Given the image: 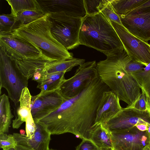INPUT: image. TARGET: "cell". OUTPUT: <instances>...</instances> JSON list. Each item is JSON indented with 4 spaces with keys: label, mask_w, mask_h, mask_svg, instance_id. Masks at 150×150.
Listing matches in <instances>:
<instances>
[{
    "label": "cell",
    "mask_w": 150,
    "mask_h": 150,
    "mask_svg": "<svg viewBox=\"0 0 150 150\" xmlns=\"http://www.w3.org/2000/svg\"><path fill=\"white\" fill-rule=\"evenodd\" d=\"M20 133L21 135H25V131L23 129H21L20 130Z\"/></svg>",
    "instance_id": "obj_37"
},
{
    "label": "cell",
    "mask_w": 150,
    "mask_h": 150,
    "mask_svg": "<svg viewBox=\"0 0 150 150\" xmlns=\"http://www.w3.org/2000/svg\"><path fill=\"white\" fill-rule=\"evenodd\" d=\"M149 150H150V149Z\"/></svg>",
    "instance_id": "obj_41"
},
{
    "label": "cell",
    "mask_w": 150,
    "mask_h": 150,
    "mask_svg": "<svg viewBox=\"0 0 150 150\" xmlns=\"http://www.w3.org/2000/svg\"><path fill=\"white\" fill-rule=\"evenodd\" d=\"M147 111L150 116V99L147 98Z\"/></svg>",
    "instance_id": "obj_36"
},
{
    "label": "cell",
    "mask_w": 150,
    "mask_h": 150,
    "mask_svg": "<svg viewBox=\"0 0 150 150\" xmlns=\"http://www.w3.org/2000/svg\"><path fill=\"white\" fill-rule=\"evenodd\" d=\"M79 44L93 48L106 56L124 49L110 21L100 13L86 15L82 18Z\"/></svg>",
    "instance_id": "obj_4"
},
{
    "label": "cell",
    "mask_w": 150,
    "mask_h": 150,
    "mask_svg": "<svg viewBox=\"0 0 150 150\" xmlns=\"http://www.w3.org/2000/svg\"><path fill=\"white\" fill-rule=\"evenodd\" d=\"M32 96L28 88L22 90L18 103L15 105L14 114L15 118L12 120V126L13 129L19 128L21 125L25 122L27 117L31 114Z\"/></svg>",
    "instance_id": "obj_17"
},
{
    "label": "cell",
    "mask_w": 150,
    "mask_h": 150,
    "mask_svg": "<svg viewBox=\"0 0 150 150\" xmlns=\"http://www.w3.org/2000/svg\"><path fill=\"white\" fill-rule=\"evenodd\" d=\"M149 45H150V43L149 44Z\"/></svg>",
    "instance_id": "obj_40"
},
{
    "label": "cell",
    "mask_w": 150,
    "mask_h": 150,
    "mask_svg": "<svg viewBox=\"0 0 150 150\" xmlns=\"http://www.w3.org/2000/svg\"><path fill=\"white\" fill-rule=\"evenodd\" d=\"M120 17L123 26L131 34L145 42L150 40V11L130 12Z\"/></svg>",
    "instance_id": "obj_13"
},
{
    "label": "cell",
    "mask_w": 150,
    "mask_h": 150,
    "mask_svg": "<svg viewBox=\"0 0 150 150\" xmlns=\"http://www.w3.org/2000/svg\"><path fill=\"white\" fill-rule=\"evenodd\" d=\"M17 145L13 134L7 133L0 134V147L3 149L15 148Z\"/></svg>",
    "instance_id": "obj_28"
},
{
    "label": "cell",
    "mask_w": 150,
    "mask_h": 150,
    "mask_svg": "<svg viewBox=\"0 0 150 150\" xmlns=\"http://www.w3.org/2000/svg\"><path fill=\"white\" fill-rule=\"evenodd\" d=\"M57 90L32 96L31 113L34 121H38L58 108L66 100Z\"/></svg>",
    "instance_id": "obj_12"
},
{
    "label": "cell",
    "mask_w": 150,
    "mask_h": 150,
    "mask_svg": "<svg viewBox=\"0 0 150 150\" xmlns=\"http://www.w3.org/2000/svg\"><path fill=\"white\" fill-rule=\"evenodd\" d=\"M132 107L142 111H147V98L143 92H141L140 98Z\"/></svg>",
    "instance_id": "obj_33"
},
{
    "label": "cell",
    "mask_w": 150,
    "mask_h": 150,
    "mask_svg": "<svg viewBox=\"0 0 150 150\" xmlns=\"http://www.w3.org/2000/svg\"><path fill=\"white\" fill-rule=\"evenodd\" d=\"M26 135L29 139L33 136L36 129L35 124L31 113L27 117L25 121Z\"/></svg>",
    "instance_id": "obj_31"
},
{
    "label": "cell",
    "mask_w": 150,
    "mask_h": 150,
    "mask_svg": "<svg viewBox=\"0 0 150 150\" xmlns=\"http://www.w3.org/2000/svg\"><path fill=\"white\" fill-rule=\"evenodd\" d=\"M109 90L98 76L78 95L66 100L56 110L38 121L46 126L51 135L69 133L82 140L90 139L103 94Z\"/></svg>",
    "instance_id": "obj_1"
},
{
    "label": "cell",
    "mask_w": 150,
    "mask_h": 150,
    "mask_svg": "<svg viewBox=\"0 0 150 150\" xmlns=\"http://www.w3.org/2000/svg\"><path fill=\"white\" fill-rule=\"evenodd\" d=\"M150 11V0L143 4L132 11V12H144Z\"/></svg>",
    "instance_id": "obj_34"
},
{
    "label": "cell",
    "mask_w": 150,
    "mask_h": 150,
    "mask_svg": "<svg viewBox=\"0 0 150 150\" xmlns=\"http://www.w3.org/2000/svg\"><path fill=\"white\" fill-rule=\"evenodd\" d=\"M148 0H110L115 13L119 16L127 15Z\"/></svg>",
    "instance_id": "obj_22"
},
{
    "label": "cell",
    "mask_w": 150,
    "mask_h": 150,
    "mask_svg": "<svg viewBox=\"0 0 150 150\" xmlns=\"http://www.w3.org/2000/svg\"><path fill=\"white\" fill-rule=\"evenodd\" d=\"M90 139L101 150H113L110 133L101 124L95 126Z\"/></svg>",
    "instance_id": "obj_19"
},
{
    "label": "cell",
    "mask_w": 150,
    "mask_h": 150,
    "mask_svg": "<svg viewBox=\"0 0 150 150\" xmlns=\"http://www.w3.org/2000/svg\"><path fill=\"white\" fill-rule=\"evenodd\" d=\"M3 150H16V148H11L7 149H3Z\"/></svg>",
    "instance_id": "obj_38"
},
{
    "label": "cell",
    "mask_w": 150,
    "mask_h": 150,
    "mask_svg": "<svg viewBox=\"0 0 150 150\" xmlns=\"http://www.w3.org/2000/svg\"><path fill=\"white\" fill-rule=\"evenodd\" d=\"M85 59L73 57L59 61L49 62L34 75L32 80L37 82L41 77L48 74L68 72L74 67L83 64Z\"/></svg>",
    "instance_id": "obj_16"
},
{
    "label": "cell",
    "mask_w": 150,
    "mask_h": 150,
    "mask_svg": "<svg viewBox=\"0 0 150 150\" xmlns=\"http://www.w3.org/2000/svg\"><path fill=\"white\" fill-rule=\"evenodd\" d=\"M111 23L127 54L133 59L146 66L150 63V45L130 33L123 26Z\"/></svg>",
    "instance_id": "obj_9"
},
{
    "label": "cell",
    "mask_w": 150,
    "mask_h": 150,
    "mask_svg": "<svg viewBox=\"0 0 150 150\" xmlns=\"http://www.w3.org/2000/svg\"><path fill=\"white\" fill-rule=\"evenodd\" d=\"M95 61L84 62L79 66L73 76L65 79L57 90L66 100L77 96L98 76Z\"/></svg>",
    "instance_id": "obj_7"
},
{
    "label": "cell",
    "mask_w": 150,
    "mask_h": 150,
    "mask_svg": "<svg viewBox=\"0 0 150 150\" xmlns=\"http://www.w3.org/2000/svg\"><path fill=\"white\" fill-rule=\"evenodd\" d=\"M110 133L113 150L150 149V132L148 130L142 131L134 126L127 129Z\"/></svg>",
    "instance_id": "obj_8"
},
{
    "label": "cell",
    "mask_w": 150,
    "mask_h": 150,
    "mask_svg": "<svg viewBox=\"0 0 150 150\" xmlns=\"http://www.w3.org/2000/svg\"><path fill=\"white\" fill-rule=\"evenodd\" d=\"M46 14L41 8L19 12L16 17L19 25L26 24L41 17Z\"/></svg>",
    "instance_id": "obj_25"
},
{
    "label": "cell",
    "mask_w": 150,
    "mask_h": 150,
    "mask_svg": "<svg viewBox=\"0 0 150 150\" xmlns=\"http://www.w3.org/2000/svg\"><path fill=\"white\" fill-rule=\"evenodd\" d=\"M49 14L53 23L51 32L54 38L68 50L80 45L79 35L83 18L60 12Z\"/></svg>",
    "instance_id": "obj_6"
},
{
    "label": "cell",
    "mask_w": 150,
    "mask_h": 150,
    "mask_svg": "<svg viewBox=\"0 0 150 150\" xmlns=\"http://www.w3.org/2000/svg\"><path fill=\"white\" fill-rule=\"evenodd\" d=\"M11 7V14L16 17L20 11L41 8L37 0H6Z\"/></svg>",
    "instance_id": "obj_24"
},
{
    "label": "cell",
    "mask_w": 150,
    "mask_h": 150,
    "mask_svg": "<svg viewBox=\"0 0 150 150\" xmlns=\"http://www.w3.org/2000/svg\"><path fill=\"white\" fill-rule=\"evenodd\" d=\"M147 98L150 99V63L145 67L143 70L131 73Z\"/></svg>",
    "instance_id": "obj_23"
},
{
    "label": "cell",
    "mask_w": 150,
    "mask_h": 150,
    "mask_svg": "<svg viewBox=\"0 0 150 150\" xmlns=\"http://www.w3.org/2000/svg\"><path fill=\"white\" fill-rule=\"evenodd\" d=\"M145 67L142 64L132 59L131 57L127 61L125 65L126 70L131 74L143 70Z\"/></svg>",
    "instance_id": "obj_30"
},
{
    "label": "cell",
    "mask_w": 150,
    "mask_h": 150,
    "mask_svg": "<svg viewBox=\"0 0 150 150\" xmlns=\"http://www.w3.org/2000/svg\"><path fill=\"white\" fill-rule=\"evenodd\" d=\"M19 25L16 17L11 14H2L0 16V33H10Z\"/></svg>",
    "instance_id": "obj_27"
},
{
    "label": "cell",
    "mask_w": 150,
    "mask_h": 150,
    "mask_svg": "<svg viewBox=\"0 0 150 150\" xmlns=\"http://www.w3.org/2000/svg\"><path fill=\"white\" fill-rule=\"evenodd\" d=\"M16 150H33L23 146L17 145L16 147Z\"/></svg>",
    "instance_id": "obj_35"
},
{
    "label": "cell",
    "mask_w": 150,
    "mask_h": 150,
    "mask_svg": "<svg viewBox=\"0 0 150 150\" xmlns=\"http://www.w3.org/2000/svg\"><path fill=\"white\" fill-rule=\"evenodd\" d=\"M106 59L98 62V76L122 101L132 107L140 98L141 89L131 74L125 68L130 58L125 49L114 51L106 55Z\"/></svg>",
    "instance_id": "obj_2"
},
{
    "label": "cell",
    "mask_w": 150,
    "mask_h": 150,
    "mask_svg": "<svg viewBox=\"0 0 150 150\" xmlns=\"http://www.w3.org/2000/svg\"><path fill=\"white\" fill-rule=\"evenodd\" d=\"M14 60L20 71L28 79L32 78L40 69L51 62L43 55L38 58Z\"/></svg>",
    "instance_id": "obj_18"
},
{
    "label": "cell",
    "mask_w": 150,
    "mask_h": 150,
    "mask_svg": "<svg viewBox=\"0 0 150 150\" xmlns=\"http://www.w3.org/2000/svg\"><path fill=\"white\" fill-rule=\"evenodd\" d=\"M99 12L111 21L123 25L120 16L115 12L110 0H102L98 7Z\"/></svg>",
    "instance_id": "obj_26"
},
{
    "label": "cell",
    "mask_w": 150,
    "mask_h": 150,
    "mask_svg": "<svg viewBox=\"0 0 150 150\" xmlns=\"http://www.w3.org/2000/svg\"><path fill=\"white\" fill-rule=\"evenodd\" d=\"M120 101L118 97L111 91L103 92L97 109L95 126L108 121L122 110Z\"/></svg>",
    "instance_id": "obj_15"
},
{
    "label": "cell",
    "mask_w": 150,
    "mask_h": 150,
    "mask_svg": "<svg viewBox=\"0 0 150 150\" xmlns=\"http://www.w3.org/2000/svg\"><path fill=\"white\" fill-rule=\"evenodd\" d=\"M101 1L83 0L86 15H93L100 13L98 7Z\"/></svg>",
    "instance_id": "obj_29"
},
{
    "label": "cell",
    "mask_w": 150,
    "mask_h": 150,
    "mask_svg": "<svg viewBox=\"0 0 150 150\" xmlns=\"http://www.w3.org/2000/svg\"><path fill=\"white\" fill-rule=\"evenodd\" d=\"M75 150H101L90 140L83 139L76 147Z\"/></svg>",
    "instance_id": "obj_32"
},
{
    "label": "cell",
    "mask_w": 150,
    "mask_h": 150,
    "mask_svg": "<svg viewBox=\"0 0 150 150\" xmlns=\"http://www.w3.org/2000/svg\"><path fill=\"white\" fill-rule=\"evenodd\" d=\"M34 122L36 129L32 138H28L26 135L13 133L17 145L33 150H49L51 134L43 123L39 121Z\"/></svg>",
    "instance_id": "obj_14"
},
{
    "label": "cell",
    "mask_w": 150,
    "mask_h": 150,
    "mask_svg": "<svg viewBox=\"0 0 150 150\" xmlns=\"http://www.w3.org/2000/svg\"><path fill=\"white\" fill-rule=\"evenodd\" d=\"M52 22L49 13L27 24L20 25L11 33L15 37L29 42L39 49L42 55L50 61L72 58L69 52L53 36Z\"/></svg>",
    "instance_id": "obj_3"
},
{
    "label": "cell",
    "mask_w": 150,
    "mask_h": 150,
    "mask_svg": "<svg viewBox=\"0 0 150 150\" xmlns=\"http://www.w3.org/2000/svg\"><path fill=\"white\" fill-rule=\"evenodd\" d=\"M140 123H150V116L147 111H140L127 106L101 125L112 132L127 129Z\"/></svg>",
    "instance_id": "obj_11"
},
{
    "label": "cell",
    "mask_w": 150,
    "mask_h": 150,
    "mask_svg": "<svg viewBox=\"0 0 150 150\" xmlns=\"http://www.w3.org/2000/svg\"><path fill=\"white\" fill-rule=\"evenodd\" d=\"M49 150H57L54 149H50Z\"/></svg>",
    "instance_id": "obj_39"
},
{
    "label": "cell",
    "mask_w": 150,
    "mask_h": 150,
    "mask_svg": "<svg viewBox=\"0 0 150 150\" xmlns=\"http://www.w3.org/2000/svg\"><path fill=\"white\" fill-rule=\"evenodd\" d=\"M66 72H59L44 75L37 82L38 83L37 88L42 92L57 90L65 79L64 76Z\"/></svg>",
    "instance_id": "obj_20"
},
{
    "label": "cell",
    "mask_w": 150,
    "mask_h": 150,
    "mask_svg": "<svg viewBox=\"0 0 150 150\" xmlns=\"http://www.w3.org/2000/svg\"><path fill=\"white\" fill-rule=\"evenodd\" d=\"M8 98L5 93L0 97V134L8 133L12 119L14 117Z\"/></svg>",
    "instance_id": "obj_21"
},
{
    "label": "cell",
    "mask_w": 150,
    "mask_h": 150,
    "mask_svg": "<svg viewBox=\"0 0 150 150\" xmlns=\"http://www.w3.org/2000/svg\"><path fill=\"white\" fill-rule=\"evenodd\" d=\"M28 79L16 66L14 60L0 48V90L5 88L15 106L18 103L23 90L28 86Z\"/></svg>",
    "instance_id": "obj_5"
},
{
    "label": "cell",
    "mask_w": 150,
    "mask_h": 150,
    "mask_svg": "<svg viewBox=\"0 0 150 150\" xmlns=\"http://www.w3.org/2000/svg\"><path fill=\"white\" fill-rule=\"evenodd\" d=\"M0 48L14 60L38 58L42 55L39 49L10 33H0Z\"/></svg>",
    "instance_id": "obj_10"
}]
</instances>
